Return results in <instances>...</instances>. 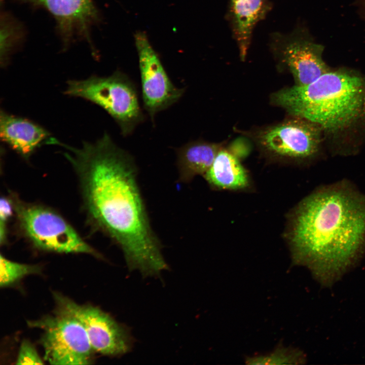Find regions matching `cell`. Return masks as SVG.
Listing matches in <instances>:
<instances>
[{
    "label": "cell",
    "instance_id": "cell-14",
    "mask_svg": "<svg viewBox=\"0 0 365 365\" xmlns=\"http://www.w3.org/2000/svg\"><path fill=\"white\" fill-rule=\"evenodd\" d=\"M203 176L212 188L217 190H243L250 185L248 173L238 159L222 149Z\"/></svg>",
    "mask_w": 365,
    "mask_h": 365
},
{
    "label": "cell",
    "instance_id": "cell-9",
    "mask_svg": "<svg viewBox=\"0 0 365 365\" xmlns=\"http://www.w3.org/2000/svg\"><path fill=\"white\" fill-rule=\"evenodd\" d=\"M322 131L317 124L295 117L262 131L258 139L263 150L274 157L302 161L317 154Z\"/></svg>",
    "mask_w": 365,
    "mask_h": 365
},
{
    "label": "cell",
    "instance_id": "cell-16",
    "mask_svg": "<svg viewBox=\"0 0 365 365\" xmlns=\"http://www.w3.org/2000/svg\"><path fill=\"white\" fill-rule=\"evenodd\" d=\"M305 361L306 357L301 351L282 345L267 354L247 357L245 359L248 364H300Z\"/></svg>",
    "mask_w": 365,
    "mask_h": 365
},
{
    "label": "cell",
    "instance_id": "cell-15",
    "mask_svg": "<svg viewBox=\"0 0 365 365\" xmlns=\"http://www.w3.org/2000/svg\"><path fill=\"white\" fill-rule=\"evenodd\" d=\"M221 149L219 144L203 141L189 142L177 153L178 181L189 182L196 176H203L211 166Z\"/></svg>",
    "mask_w": 365,
    "mask_h": 365
},
{
    "label": "cell",
    "instance_id": "cell-12",
    "mask_svg": "<svg viewBox=\"0 0 365 365\" xmlns=\"http://www.w3.org/2000/svg\"><path fill=\"white\" fill-rule=\"evenodd\" d=\"M51 134L36 123L1 110V140L24 159L28 160L43 144H46Z\"/></svg>",
    "mask_w": 365,
    "mask_h": 365
},
{
    "label": "cell",
    "instance_id": "cell-1",
    "mask_svg": "<svg viewBox=\"0 0 365 365\" xmlns=\"http://www.w3.org/2000/svg\"><path fill=\"white\" fill-rule=\"evenodd\" d=\"M73 167L89 225L107 236L123 252L130 270L158 275L168 268L151 226L137 181L133 159L104 133L75 148L63 143Z\"/></svg>",
    "mask_w": 365,
    "mask_h": 365
},
{
    "label": "cell",
    "instance_id": "cell-13",
    "mask_svg": "<svg viewBox=\"0 0 365 365\" xmlns=\"http://www.w3.org/2000/svg\"><path fill=\"white\" fill-rule=\"evenodd\" d=\"M43 6L56 18L65 39L75 31L86 34L98 18L92 0H26Z\"/></svg>",
    "mask_w": 365,
    "mask_h": 365
},
{
    "label": "cell",
    "instance_id": "cell-4",
    "mask_svg": "<svg viewBox=\"0 0 365 365\" xmlns=\"http://www.w3.org/2000/svg\"><path fill=\"white\" fill-rule=\"evenodd\" d=\"M12 199L18 230L35 248L60 253L102 256L81 237L58 212L39 204L27 203L15 194Z\"/></svg>",
    "mask_w": 365,
    "mask_h": 365
},
{
    "label": "cell",
    "instance_id": "cell-10",
    "mask_svg": "<svg viewBox=\"0 0 365 365\" xmlns=\"http://www.w3.org/2000/svg\"><path fill=\"white\" fill-rule=\"evenodd\" d=\"M134 42L138 57L144 107L153 119L157 113L177 101L183 90L172 83L144 32H136Z\"/></svg>",
    "mask_w": 365,
    "mask_h": 365
},
{
    "label": "cell",
    "instance_id": "cell-5",
    "mask_svg": "<svg viewBox=\"0 0 365 365\" xmlns=\"http://www.w3.org/2000/svg\"><path fill=\"white\" fill-rule=\"evenodd\" d=\"M65 93L100 106L117 123L125 136L143 119L135 86L119 70L108 77L92 76L85 80H69Z\"/></svg>",
    "mask_w": 365,
    "mask_h": 365
},
{
    "label": "cell",
    "instance_id": "cell-19",
    "mask_svg": "<svg viewBox=\"0 0 365 365\" xmlns=\"http://www.w3.org/2000/svg\"><path fill=\"white\" fill-rule=\"evenodd\" d=\"M16 361L17 364H44L34 346L27 340L22 341Z\"/></svg>",
    "mask_w": 365,
    "mask_h": 365
},
{
    "label": "cell",
    "instance_id": "cell-18",
    "mask_svg": "<svg viewBox=\"0 0 365 365\" xmlns=\"http://www.w3.org/2000/svg\"><path fill=\"white\" fill-rule=\"evenodd\" d=\"M14 214V205L11 197H2L0 201V242L5 244L7 239V224Z\"/></svg>",
    "mask_w": 365,
    "mask_h": 365
},
{
    "label": "cell",
    "instance_id": "cell-7",
    "mask_svg": "<svg viewBox=\"0 0 365 365\" xmlns=\"http://www.w3.org/2000/svg\"><path fill=\"white\" fill-rule=\"evenodd\" d=\"M270 49L279 64L292 74L297 86L309 84L331 69L322 59L324 47L302 27L291 32L271 34Z\"/></svg>",
    "mask_w": 365,
    "mask_h": 365
},
{
    "label": "cell",
    "instance_id": "cell-17",
    "mask_svg": "<svg viewBox=\"0 0 365 365\" xmlns=\"http://www.w3.org/2000/svg\"><path fill=\"white\" fill-rule=\"evenodd\" d=\"M0 286L6 287L13 284L24 277L40 274L41 268L38 265H29L12 261L3 255L0 259Z\"/></svg>",
    "mask_w": 365,
    "mask_h": 365
},
{
    "label": "cell",
    "instance_id": "cell-11",
    "mask_svg": "<svg viewBox=\"0 0 365 365\" xmlns=\"http://www.w3.org/2000/svg\"><path fill=\"white\" fill-rule=\"evenodd\" d=\"M272 8L269 0H228L225 17L242 60L247 54L256 25L266 18Z\"/></svg>",
    "mask_w": 365,
    "mask_h": 365
},
{
    "label": "cell",
    "instance_id": "cell-6",
    "mask_svg": "<svg viewBox=\"0 0 365 365\" xmlns=\"http://www.w3.org/2000/svg\"><path fill=\"white\" fill-rule=\"evenodd\" d=\"M43 331L41 343L45 359L52 364H88L94 351L87 333L74 316L57 309L54 315L28 321Z\"/></svg>",
    "mask_w": 365,
    "mask_h": 365
},
{
    "label": "cell",
    "instance_id": "cell-8",
    "mask_svg": "<svg viewBox=\"0 0 365 365\" xmlns=\"http://www.w3.org/2000/svg\"><path fill=\"white\" fill-rule=\"evenodd\" d=\"M57 309L75 317L83 325L94 351L108 356L128 352L132 340L127 329L110 315L89 305H80L58 293L54 295Z\"/></svg>",
    "mask_w": 365,
    "mask_h": 365
},
{
    "label": "cell",
    "instance_id": "cell-2",
    "mask_svg": "<svg viewBox=\"0 0 365 365\" xmlns=\"http://www.w3.org/2000/svg\"><path fill=\"white\" fill-rule=\"evenodd\" d=\"M293 262L330 286L365 254V195L343 179L317 188L289 214Z\"/></svg>",
    "mask_w": 365,
    "mask_h": 365
},
{
    "label": "cell",
    "instance_id": "cell-20",
    "mask_svg": "<svg viewBox=\"0 0 365 365\" xmlns=\"http://www.w3.org/2000/svg\"><path fill=\"white\" fill-rule=\"evenodd\" d=\"M1 30V63H5L7 61V56L9 52L13 45H12L11 39L14 35V28L10 26L8 23L4 21L2 24Z\"/></svg>",
    "mask_w": 365,
    "mask_h": 365
},
{
    "label": "cell",
    "instance_id": "cell-3",
    "mask_svg": "<svg viewBox=\"0 0 365 365\" xmlns=\"http://www.w3.org/2000/svg\"><path fill=\"white\" fill-rule=\"evenodd\" d=\"M271 98L291 115L329 133L365 121V76L348 69H331L309 84L280 90Z\"/></svg>",
    "mask_w": 365,
    "mask_h": 365
}]
</instances>
